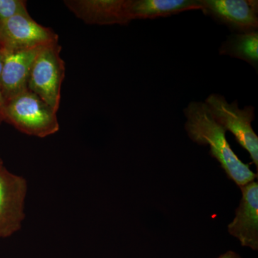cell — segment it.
<instances>
[{
	"mask_svg": "<svg viewBox=\"0 0 258 258\" xmlns=\"http://www.w3.org/2000/svg\"><path fill=\"white\" fill-rule=\"evenodd\" d=\"M184 127L190 139L201 146H210V154L221 166L229 179L239 187L257 179V173L251 170L236 155L226 139V130L214 119L205 101H191L184 108Z\"/></svg>",
	"mask_w": 258,
	"mask_h": 258,
	"instance_id": "obj_1",
	"label": "cell"
},
{
	"mask_svg": "<svg viewBox=\"0 0 258 258\" xmlns=\"http://www.w3.org/2000/svg\"><path fill=\"white\" fill-rule=\"evenodd\" d=\"M5 122L21 133L45 138L60 130L57 112L28 89L5 103Z\"/></svg>",
	"mask_w": 258,
	"mask_h": 258,
	"instance_id": "obj_2",
	"label": "cell"
},
{
	"mask_svg": "<svg viewBox=\"0 0 258 258\" xmlns=\"http://www.w3.org/2000/svg\"><path fill=\"white\" fill-rule=\"evenodd\" d=\"M59 42L42 47L32 63L28 89L57 112L60 108L61 87L66 76V64L60 56Z\"/></svg>",
	"mask_w": 258,
	"mask_h": 258,
	"instance_id": "obj_3",
	"label": "cell"
},
{
	"mask_svg": "<svg viewBox=\"0 0 258 258\" xmlns=\"http://www.w3.org/2000/svg\"><path fill=\"white\" fill-rule=\"evenodd\" d=\"M214 119L233 134L237 143L249 153L258 170V137L252 127L255 118L254 108L247 106L239 108L238 101L229 103L222 95L212 93L205 101Z\"/></svg>",
	"mask_w": 258,
	"mask_h": 258,
	"instance_id": "obj_4",
	"label": "cell"
},
{
	"mask_svg": "<svg viewBox=\"0 0 258 258\" xmlns=\"http://www.w3.org/2000/svg\"><path fill=\"white\" fill-rule=\"evenodd\" d=\"M28 182L23 176L0 167V238H7L22 228L25 219Z\"/></svg>",
	"mask_w": 258,
	"mask_h": 258,
	"instance_id": "obj_5",
	"label": "cell"
},
{
	"mask_svg": "<svg viewBox=\"0 0 258 258\" xmlns=\"http://www.w3.org/2000/svg\"><path fill=\"white\" fill-rule=\"evenodd\" d=\"M51 28L42 26L30 15H18L0 23V51L17 52L58 42Z\"/></svg>",
	"mask_w": 258,
	"mask_h": 258,
	"instance_id": "obj_6",
	"label": "cell"
},
{
	"mask_svg": "<svg viewBox=\"0 0 258 258\" xmlns=\"http://www.w3.org/2000/svg\"><path fill=\"white\" fill-rule=\"evenodd\" d=\"M201 10L234 33L257 31V0H200Z\"/></svg>",
	"mask_w": 258,
	"mask_h": 258,
	"instance_id": "obj_7",
	"label": "cell"
},
{
	"mask_svg": "<svg viewBox=\"0 0 258 258\" xmlns=\"http://www.w3.org/2000/svg\"><path fill=\"white\" fill-rule=\"evenodd\" d=\"M242 198L234 220L227 226L230 235L242 247L258 250V182L251 181L240 186Z\"/></svg>",
	"mask_w": 258,
	"mask_h": 258,
	"instance_id": "obj_8",
	"label": "cell"
},
{
	"mask_svg": "<svg viewBox=\"0 0 258 258\" xmlns=\"http://www.w3.org/2000/svg\"><path fill=\"white\" fill-rule=\"evenodd\" d=\"M64 5L88 25H128V0H64Z\"/></svg>",
	"mask_w": 258,
	"mask_h": 258,
	"instance_id": "obj_9",
	"label": "cell"
},
{
	"mask_svg": "<svg viewBox=\"0 0 258 258\" xmlns=\"http://www.w3.org/2000/svg\"><path fill=\"white\" fill-rule=\"evenodd\" d=\"M42 47L17 52L1 51L3 60L0 86L5 103L28 89L32 63Z\"/></svg>",
	"mask_w": 258,
	"mask_h": 258,
	"instance_id": "obj_10",
	"label": "cell"
},
{
	"mask_svg": "<svg viewBox=\"0 0 258 258\" xmlns=\"http://www.w3.org/2000/svg\"><path fill=\"white\" fill-rule=\"evenodd\" d=\"M201 10L200 0H128L131 20L166 18L189 10Z\"/></svg>",
	"mask_w": 258,
	"mask_h": 258,
	"instance_id": "obj_11",
	"label": "cell"
},
{
	"mask_svg": "<svg viewBox=\"0 0 258 258\" xmlns=\"http://www.w3.org/2000/svg\"><path fill=\"white\" fill-rule=\"evenodd\" d=\"M221 55L245 61L256 71L258 68V32L232 33L219 49Z\"/></svg>",
	"mask_w": 258,
	"mask_h": 258,
	"instance_id": "obj_12",
	"label": "cell"
},
{
	"mask_svg": "<svg viewBox=\"0 0 258 258\" xmlns=\"http://www.w3.org/2000/svg\"><path fill=\"white\" fill-rule=\"evenodd\" d=\"M18 15L28 16L27 2L24 0H0V23Z\"/></svg>",
	"mask_w": 258,
	"mask_h": 258,
	"instance_id": "obj_13",
	"label": "cell"
},
{
	"mask_svg": "<svg viewBox=\"0 0 258 258\" xmlns=\"http://www.w3.org/2000/svg\"><path fill=\"white\" fill-rule=\"evenodd\" d=\"M3 55L0 51V76H1L2 67H3ZM5 103L3 99V95L1 92V86H0V125L5 122Z\"/></svg>",
	"mask_w": 258,
	"mask_h": 258,
	"instance_id": "obj_14",
	"label": "cell"
},
{
	"mask_svg": "<svg viewBox=\"0 0 258 258\" xmlns=\"http://www.w3.org/2000/svg\"><path fill=\"white\" fill-rule=\"evenodd\" d=\"M217 258H242L241 257L240 254L237 253V252H234V251L229 250L225 253L221 254Z\"/></svg>",
	"mask_w": 258,
	"mask_h": 258,
	"instance_id": "obj_15",
	"label": "cell"
},
{
	"mask_svg": "<svg viewBox=\"0 0 258 258\" xmlns=\"http://www.w3.org/2000/svg\"><path fill=\"white\" fill-rule=\"evenodd\" d=\"M3 159H2V158L0 157V167H2V166H3Z\"/></svg>",
	"mask_w": 258,
	"mask_h": 258,
	"instance_id": "obj_16",
	"label": "cell"
}]
</instances>
